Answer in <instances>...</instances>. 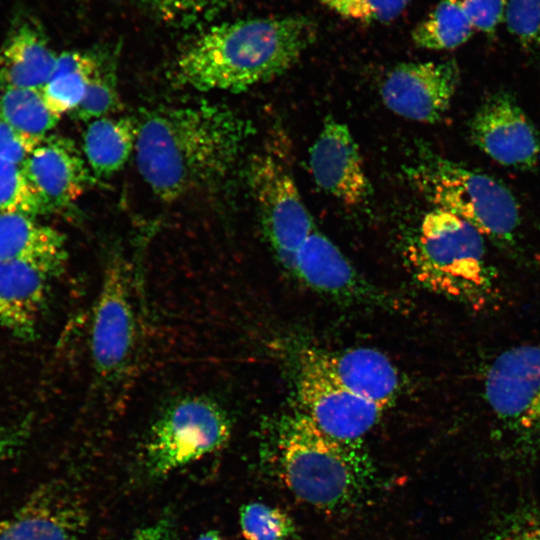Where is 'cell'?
Here are the masks:
<instances>
[{"label":"cell","instance_id":"35","mask_svg":"<svg viewBox=\"0 0 540 540\" xmlns=\"http://www.w3.org/2000/svg\"><path fill=\"white\" fill-rule=\"evenodd\" d=\"M173 523L170 516H163L155 522L136 530L128 540H172Z\"/></svg>","mask_w":540,"mask_h":540},{"label":"cell","instance_id":"34","mask_svg":"<svg viewBox=\"0 0 540 540\" xmlns=\"http://www.w3.org/2000/svg\"><path fill=\"white\" fill-rule=\"evenodd\" d=\"M30 432L27 419L0 427V463L10 459L25 444Z\"/></svg>","mask_w":540,"mask_h":540},{"label":"cell","instance_id":"36","mask_svg":"<svg viewBox=\"0 0 540 540\" xmlns=\"http://www.w3.org/2000/svg\"><path fill=\"white\" fill-rule=\"evenodd\" d=\"M196 540H223V538L218 531L209 530L201 534Z\"/></svg>","mask_w":540,"mask_h":540},{"label":"cell","instance_id":"29","mask_svg":"<svg viewBox=\"0 0 540 540\" xmlns=\"http://www.w3.org/2000/svg\"><path fill=\"white\" fill-rule=\"evenodd\" d=\"M504 22L522 48L540 51V0H507Z\"/></svg>","mask_w":540,"mask_h":540},{"label":"cell","instance_id":"14","mask_svg":"<svg viewBox=\"0 0 540 540\" xmlns=\"http://www.w3.org/2000/svg\"><path fill=\"white\" fill-rule=\"evenodd\" d=\"M316 184L342 203L356 206L371 194L364 164L348 126L327 117L309 151Z\"/></svg>","mask_w":540,"mask_h":540},{"label":"cell","instance_id":"10","mask_svg":"<svg viewBox=\"0 0 540 540\" xmlns=\"http://www.w3.org/2000/svg\"><path fill=\"white\" fill-rule=\"evenodd\" d=\"M128 273L118 260L106 267L90 330V352L96 374L110 380L129 365L136 343V320Z\"/></svg>","mask_w":540,"mask_h":540},{"label":"cell","instance_id":"30","mask_svg":"<svg viewBox=\"0 0 540 540\" xmlns=\"http://www.w3.org/2000/svg\"><path fill=\"white\" fill-rule=\"evenodd\" d=\"M411 0H321L343 18L362 22H389L397 18Z\"/></svg>","mask_w":540,"mask_h":540},{"label":"cell","instance_id":"11","mask_svg":"<svg viewBox=\"0 0 540 540\" xmlns=\"http://www.w3.org/2000/svg\"><path fill=\"white\" fill-rule=\"evenodd\" d=\"M470 139L495 162L531 170L540 165V133L506 91L490 94L469 122Z\"/></svg>","mask_w":540,"mask_h":540},{"label":"cell","instance_id":"9","mask_svg":"<svg viewBox=\"0 0 540 540\" xmlns=\"http://www.w3.org/2000/svg\"><path fill=\"white\" fill-rule=\"evenodd\" d=\"M296 390L300 412L321 431L341 441L358 442L385 410L334 381L319 363L315 349H306L300 355Z\"/></svg>","mask_w":540,"mask_h":540},{"label":"cell","instance_id":"22","mask_svg":"<svg viewBox=\"0 0 540 540\" xmlns=\"http://www.w3.org/2000/svg\"><path fill=\"white\" fill-rule=\"evenodd\" d=\"M105 51H67L57 57L54 70L41 89L49 109L61 116L81 103Z\"/></svg>","mask_w":540,"mask_h":540},{"label":"cell","instance_id":"21","mask_svg":"<svg viewBox=\"0 0 540 540\" xmlns=\"http://www.w3.org/2000/svg\"><path fill=\"white\" fill-rule=\"evenodd\" d=\"M138 120L133 117H101L92 120L83 138L86 163L98 178L119 172L136 148Z\"/></svg>","mask_w":540,"mask_h":540},{"label":"cell","instance_id":"27","mask_svg":"<svg viewBox=\"0 0 540 540\" xmlns=\"http://www.w3.org/2000/svg\"><path fill=\"white\" fill-rule=\"evenodd\" d=\"M0 212L22 213L32 217L44 214L21 166L3 159H0Z\"/></svg>","mask_w":540,"mask_h":540},{"label":"cell","instance_id":"4","mask_svg":"<svg viewBox=\"0 0 540 540\" xmlns=\"http://www.w3.org/2000/svg\"><path fill=\"white\" fill-rule=\"evenodd\" d=\"M417 279L430 290L476 310L495 291L485 236L467 221L433 208L422 219L409 250Z\"/></svg>","mask_w":540,"mask_h":540},{"label":"cell","instance_id":"33","mask_svg":"<svg viewBox=\"0 0 540 540\" xmlns=\"http://www.w3.org/2000/svg\"><path fill=\"white\" fill-rule=\"evenodd\" d=\"M39 142L21 135L0 119V159L21 166Z\"/></svg>","mask_w":540,"mask_h":540},{"label":"cell","instance_id":"2","mask_svg":"<svg viewBox=\"0 0 540 540\" xmlns=\"http://www.w3.org/2000/svg\"><path fill=\"white\" fill-rule=\"evenodd\" d=\"M315 36V23L302 15L219 23L184 48L174 80L200 91L240 92L284 74Z\"/></svg>","mask_w":540,"mask_h":540},{"label":"cell","instance_id":"19","mask_svg":"<svg viewBox=\"0 0 540 540\" xmlns=\"http://www.w3.org/2000/svg\"><path fill=\"white\" fill-rule=\"evenodd\" d=\"M57 57L37 23L22 20L0 48V84L4 89L41 90L54 70Z\"/></svg>","mask_w":540,"mask_h":540},{"label":"cell","instance_id":"7","mask_svg":"<svg viewBox=\"0 0 540 540\" xmlns=\"http://www.w3.org/2000/svg\"><path fill=\"white\" fill-rule=\"evenodd\" d=\"M248 182L263 232L278 261L290 270L297 250L316 229L292 174L277 156L263 151L249 163Z\"/></svg>","mask_w":540,"mask_h":540},{"label":"cell","instance_id":"23","mask_svg":"<svg viewBox=\"0 0 540 540\" xmlns=\"http://www.w3.org/2000/svg\"><path fill=\"white\" fill-rule=\"evenodd\" d=\"M475 32L461 0H439L412 31L414 43L429 50H450L466 43Z\"/></svg>","mask_w":540,"mask_h":540},{"label":"cell","instance_id":"25","mask_svg":"<svg viewBox=\"0 0 540 540\" xmlns=\"http://www.w3.org/2000/svg\"><path fill=\"white\" fill-rule=\"evenodd\" d=\"M115 59L105 51L102 62L89 82L79 106L72 112L80 120L106 117L118 110L119 96L116 90Z\"/></svg>","mask_w":540,"mask_h":540},{"label":"cell","instance_id":"26","mask_svg":"<svg viewBox=\"0 0 540 540\" xmlns=\"http://www.w3.org/2000/svg\"><path fill=\"white\" fill-rule=\"evenodd\" d=\"M239 522L246 540H287L295 533V525L288 514L261 502L243 505Z\"/></svg>","mask_w":540,"mask_h":540},{"label":"cell","instance_id":"8","mask_svg":"<svg viewBox=\"0 0 540 540\" xmlns=\"http://www.w3.org/2000/svg\"><path fill=\"white\" fill-rule=\"evenodd\" d=\"M488 405L516 437L540 443V347L521 345L499 354L485 376Z\"/></svg>","mask_w":540,"mask_h":540},{"label":"cell","instance_id":"31","mask_svg":"<svg viewBox=\"0 0 540 540\" xmlns=\"http://www.w3.org/2000/svg\"><path fill=\"white\" fill-rule=\"evenodd\" d=\"M486 540H540V509H524L506 517Z\"/></svg>","mask_w":540,"mask_h":540},{"label":"cell","instance_id":"32","mask_svg":"<svg viewBox=\"0 0 540 540\" xmlns=\"http://www.w3.org/2000/svg\"><path fill=\"white\" fill-rule=\"evenodd\" d=\"M461 3L475 31L494 34L504 21L507 0H461Z\"/></svg>","mask_w":540,"mask_h":540},{"label":"cell","instance_id":"12","mask_svg":"<svg viewBox=\"0 0 540 540\" xmlns=\"http://www.w3.org/2000/svg\"><path fill=\"white\" fill-rule=\"evenodd\" d=\"M460 81L455 60L409 62L384 79L381 97L393 113L422 123L438 122L450 108Z\"/></svg>","mask_w":540,"mask_h":540},{"label":"cell","instance_id":"3","mask_svg":"<svg viewBox=\"0 0 540 540\" xmlns=\"http://www.w3.org/2000/svg\"><path fill=\"white\" fill-rule=\"evenodd\" d=\"M273 472L299 500L323 510L356 500L372 476V466L357 442L335 439L306 415L284 418L269 450Z\"/></svg>","mask_w":540,"mask_h":540},{"label":"cell","instance_id":"1","mask_svg":"<svg viewBox=\"0 0 540 540\" xmlns=\"http://www.w3.org/2000/svg\"><path fill=\"white\" fill-rule=\"evenodd\" d=\"M138 124V171L167 203L218 185L252 133V124L234 110L207 102L155 108Z\"/></svg>","mask_w":540,"mask_h":540},{"label":"cell","instance_id":"13","mask_svg":"<svg viewBox=\"0 0 540 540\" xmlns=\"http://www.w3.org/2000/svg\"><path fill=\"white\" fill-rule=\"evenodd\" d=\"M87 521L79 496L67 484L53 482L0 520V540H81Z\"/></svg>","mask_w":540,"mask_h":540},{"label":"cell","instance_id":"18","mask_svg":"<svg viewBox=\"0 0 540 540\" xmlns=\"http://www.w3.org/2000/svg\"><path fill=\"white\" fill-rule=\"evenodd\" d=\"M65 237L34 217L0 212V261L28 263L49 277L59 275L67 261Z\"/></svg>","mask_w":540,"mask_h":540},{"label":"cell","instance_id":"24","mask_svg":"<svg viewBox=\"0 0 540 540\" xmlns=\"http://www.w3.org/2000/svg\"><path fill=\"white\" fill-rule=\"evenodd\" d=\"M0 119L21 135L41 141L60 116L49 109L41 90L6 88L0 96Z\"/></svg>","mask_w":540,"mask_h":540},{"label":"cell","instance_id":"20","mask_svg":"<svg viewBox=\"0 0 540 540\" xmlns=\"http://www.w3.org/2000/svg\"><path fill=\"white\" fill-rule=\"evenodd\" d=\"M311 289L336 297L361 293L362 281L340 249L315 229L297 250L289 270Z\"/></svg>","mask_w":540,"mask_h":540},{"label":"cell","instance_id":"15","mask_svg":"<svg viewBox=\"0 0 540 540\" xmlns=\"http://www.w3.org/2000/svg\"><path fill=\"white\" fill-rule=\"evenodd\" d=\"M21 168L44 213L73 204L90 181L83 155L72 140L62 136L44 137Z\"/></svg>","mask_w":540,"mask_h":540},{"label":"cell","instance_id":"5","mask_svg":"<svg viewBox=\"0 0 540 540\" xmlns=\"http://www.w3.org/2000/svg\"><path fill=\"white\" fill-rule=\"evenodd\" d=\"M407 174L434 208L458 216L498 243H514L520 210L513 193L498 179L430 151Z\"/></svg>","mask_w":540,"mask_h":540},{"label":"cell","instance_id":"17","mask_svg":"<svg viewBox=\"0 0 540 540\" xmlns=\"http://www.w3.org/2000/svg\"><path fill=\"white\" fill-rule=\"evenodd\" d=\"M50 277L20 261H0V325L14 337L35 338Z\"/></svg>","mask_w":540,"mask_h":540},{"label":"cell","instance_id":"16","mask_svg":"<svg viewBox=\"0 0 540 540\" xmlns=\"http://www.w3.org/2000/svg\"><path fill=\"white\" fill-rule=\"evenodd\" d=\"M328 375L353 394L387 408L399 390V375L382 352L367 347L327 353L315 349Z\"/></svg>","mask_w":540,"mask_h":540},{"label":"cell","instance_id":"28","mask_svg":"<svg viewBox=\"0 0 540 540\" xmlns=\"http://www.w3.org/2000/svg\"><path fill=\"white\" fill-rule=\"evenodd\" d=\"M165 22L189 25L216 15L236 0H136Z\"/></svg>","mask_w":540,"mask_h":540},{"label":"cell","instance_id":"6","mask_svg":"<svg viewBox=\"0 0 540 540\" xmlns=\"http://www.w3.org/2000/svg\"><path fill=\"white\" fill-rule=\"evenodd\" d=\"M232 430L229 414L201 395L176 400L152 424L144 444L147 472L161 477L221 449Z\"/></svg>","mask_w":540,"mask_h":540}]
</instances>
